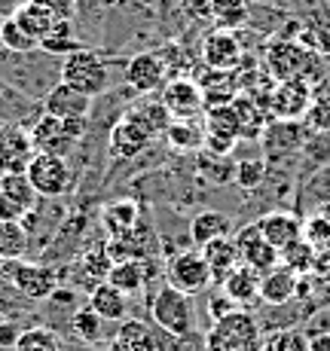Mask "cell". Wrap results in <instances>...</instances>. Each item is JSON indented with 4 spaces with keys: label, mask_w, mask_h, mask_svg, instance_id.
Instances as JSON below:
<instances>
[{
    "label": "cell",
    "mask_w": 330,
    "mask_h": 351,
    "mask_svg": "<svg viewBox=\"0 0 330 351\" xmlns=\"http://www.w3.org/2000/svg\"><path fill=\"white\" fill-rule=\"evenodd\" d=\"M0 193H3L6 199H12L16 205H22L25 211H31V208L37 205V199H40V195L34 193V186H31V180H28V174L25 171L3 174V178H0Z\"/></svg>",
    "instance_id": "ab89813d"
},
{
    "label": "cell",
    "mask_w": 330,
    "mask_h": 351,
    "mask_svg": "<svg viewBox=\"0 0 330 351\" xmlns=\"http://www.w3.org/2000/svg\"><path fill=\"white\" fill-rule=\"evenodd\" d=\"M263 351H309V339L300 330H275L263 342Z\"/></svg>",
    "instance_id": "f6af8a7d"
},
{
    "label": "cell",
    "mask_w": 330,
    "mask_h": 351,
    "mask_svg": "<svg viewBox=\"0 0 330 351\" xmlns=\"http://www.w3.org/2000/svg\"><path fill=\"white\" fill-rule=\"evenodd\" d=\"M309 104H312V86H309V80L275 83V89L266 98V110L275 113L279 119H291V123L306 117Z\"/></svg>",
    "instance_id": "5bb4252c"
},
{
    "label": "cell",
    "mask_w": 330,
    "mask_h": 351,
    "mask_svg": "<svg viewBox=\"0 0 330 351\" xmlns=\"http://www.w3.org/2000/svg\"><path fill=\"white\" fill-rule=\"evenodd\" d=\"M3 275L12 281L31 302H46L62 285V269L46 266L40 260H12L3 263Z\"/></svg>",
    "instance_id": "5b68a950"
},
{
    "label": "cell",
    "mask_w": 330,
    "mask_h": 351,
    "mask_svg": "<svg viewBox=\"0 0 330 351\" xmlns=\"http://www.w3.org/2000/svg\"><path fill=\"white\" fill-rule=\"evenodd\" d=\"M31 159H34L31 134L22 125L0 123V178L3 174L25 171Z\"/></svg>",
    "instance_id": "2e32d148"
},
{
    "label": "cell",
    "mask_w": 330,
    "mask_h": 351,
    "mask_svg": "<svg viewBox=\"0 0 330 351\" xmlns=\"http://www.w3.org/2000/svg\"><path fill=\"white\" fill-rule=\"evenodd\" d=\"M150 141H153L150 128L141 123L132 110H126L123 117L113 123L110 134H107V153L119 162H129V159H138L141 153L150 147Z\"/></svg>",
    "instance_id": "9c48e42d"
},
{
    "label": "cell",
    "mask_w": 330,
    "mask_h": 351,
    "mask_svg": "<svg viewBox=\"0 0 330 351\" xmlns=\"http://www.w3.org/2000/svg\"><path fill=\"white\" fill-rule=\"evenodd\" d=\"M12 19H16V22L22 25V28L28 31L34 40H37V43H40V40H43L52 28H56V22H58L56 16H49V12H46L43 6H37V3H25Z\"/></svg>",
    "instance_id": "f35d334b"
},
{
    "label": "cell",
    "mask_w": 330,
    "mask_h": 351,
    "mask_svg": "<svg viewBox=\"0 0 330 351\" xmlns=\"http://www.w3.org/2000/svg\"><path fill=\"white\" fill-rule=\"evenodd\" d=\"M31 3L43 6L58 22H73V16H77V0H31Z\"/></svg>",
    "instance_id": "7dc6e473"
},
{
    "label": "cell",
    "mask_w": 330,
    "mask_h": 351,
    "mask_svg": "<svg viewBox=\"0 0 330 351\" xmlns=\"http://www.w3.org/2000/svg\"><path fill=\"white\" fill-rule=\"evenodd\" d=\"M168 83V64L156 52H138L126 62V86L134 95H153Z\"/></svg>",
    "instance_id": "8fae6325"
},
{
    "label": "cell",
    "mask_w": 330,
    "mask_h": 351,
    "mask_svg": "<svg viewBox=\"0 0 330 351\" xmlns=\"http://www.w3.org/2000/svg\"><path fill=\"white\" fill-rule=\"evenodd\" d=\"M86 125H89V119H56L43 113L28 128L34 153H49V156L67 159L80 147V141L86 138Z\"/></svg>",
    "instance_id": "3957f363"
},
{
    "label": "cell",
    "mask_w": 330,
    "mask_h": 351,
    "mask_svg": "<svg viewBox=\"0 0 330 351\" xmlns=\"http://www.w3.org/2000/svg\"><path fill=\"white\" fill-rule=\"evenodd\" d=\"M233 110H235V119H239V132L241 138L248 141H257L263 138L266 132V107H257L251 98H235L233 101Z\"/></svg>",
    "instance_id": "4dcf8cb0"
},
{
    "label": "cell",
    "mask_w": 330,
    "mask_h": 351,
    "mask_svg": "<svg viewBox=\"0 0 330 351\" xmlns=\"http://www.w3.org/2000/svg\"><path fill=\"white\" fill-rule=\"evenodd\" d=\"M211 3V16H224V12H233V10H241V6H248V0H208Z\"/></svg>",
    "instance_id": "816d5d0a"
},
{
    "label": "cell",
    "mask_w": 330,
    "mask_h": 351,
    "mask_svg": "<svg viewBox=\"0 0 330 351\" xmlns=\"http://www.w3.org/2000/svg\"><path fill=\"white\" fill-rule=\"evenodd\" d=\"M309 52L297 40L279 37L266 49V71L275 83H291V80H306Z\"/></svg>",
    "instance_id": "30bf717a"
},
{
    "label": "cell",
    "mask_w": 330,
    "mask_h": 351,
    "mask_svg": "<svg viewBox=\"0 0 330 351\" xmlns=\"http://www.w3.org/2000/svg\"><path fill=\"white\" fill-rule=\"evenodd\" d=\"M303 125L291 123V119H279V123H269L263 132V147H266V156H279V153H294L303 144Z\"/></svg>",
    "instance_id": "4316f807"
},
{
    "label": "cell",
    "mask_w": 330,
    "mask_h": 351,
    "mask_svg": "<svg viewBox=\"0 0 330 351\" xmlns=\"http://www.w3.org/2000/svg\"><path fill=\"white\" fill-rule=\"evenodd\" d=\"M43 113H49L56 119H89L92 98L67 83H56L49 89V95L43 98Z\"/></svg>",
    "instance_id": "e0dca14e"
},
{
    "label": "cell",
    "mask_w": 330,
    "mask_h": 351,
    "mask_svg": "<svg viewBox=\"0 0 330 351\" xmlns=\"http://www.w3.org/2000/svg\"><path fill=\"white\" fill-rule=\"evenodd\" d=\"M138 223H141V208L134 199H117L101 208V226H104L107 239H119V235L132 232Z\"/></svg>",
    "instance_id": "cb8c5ba5"
},
{
    "label": "cell",
    "mask_w": 330,
    "mask_h": 351,
    "mask_svg": "<svg viewBox=\"0 0 330 351\" xmlns=\"http://www.w3.org/2000/svg\"><path fill=\"white\" fill-rule=\"evenodd\" d=\"M190 10H193V16L196 19H214L211 16V3H208V0H190Z\"/></svg>",
    "instance_id": "db71d44e"
},
{
    "label": "cell",
    "mask_w": 330,
    "mask_h": 351,
    "mask_svg": "<svg viewBox=\"0 0 330 351\" xmlns=\"http://www.w3.org/2000/svg\"><path fill=\"white\" fill-rule=\"evenodd\" d=\"M22 330H25V324H19V321H10V318L0 321V348L16 351V342H19V336H22Z\"/></svg>",
    "instance_id": "c3c4849f"
},
{
    "label": "cell",
    "mask_w": 330,
    "mask_h": 351,
    "mask_svg": "<svg viewBox=\"0 0 330 351\" xmlns=\"http://www.w3.org/2000/svg\"><path fill=\"white\" fill-rule=\"evenodd\" d=\"M0 321H3V315H0Z\"/></svg>",
    "instance_id": "6f0895ef"
},
{
    "label": "cell",
    "mask_w": 330,
    "mask_h": 351,
    "mask_svg": "<svg viewBox=\"0 0 330 351\" xmlns=\"http://www.w3.org/2000/svg\"><path fill=\"white\" fill-rule=\"evenodd\" d=\"M303 239L315 247V251H327L330 247V214H312L303 223Z\"/></svg>",
    "instance_id": "7bdbcfd3"
},
{
    "label": "cell",
    "mask_w": 330,
    "mask_h": 351,
    "mask_svg": "<svg viewBox=\"0 0 330 351\" xmlns=\"http://www.w3.org/2000/svg\"><path fill=\"white\" fill-rule=\"evenodd\" d=\"M0 43H3V52H16V56L40 49V43L16 22V19H3V22H0Z\"/></svg>",
    "instance_id": "b9f144b4"
},
{
    "label": "cell",
    "mask_w": 330,
    "mask_h": 351,
    "mask_svg": "<svg viewBox=\"0 0 330 351\" xmlns=\"http://www.w3.org/2000/svg\"><path fill=\"white\" fill-rule=\"evenodd\" d=\"M16 351H64V346H62L58 330L46 327V324H31L19 336Z\"/></svg>",
    "instance_id": "e575fe53"
},
{
    "label": "cell",
    "mask_w": 330,
    "mask_h": 351,
    "mask_svg": "<svg viewBox=\"0 0 330 351\" xmlns=\"http://www.w3.org/2000/svg\"><path fill=\"white\" fill-rule=\"evenodd\" d=\"M165 138L180 153H193L199 147H205V132L193 119H172V125L165 128Z\"/></svg>",
    "instance_id": "d590c367"
},
{
    "label": "cell",
    "mask_w": 330,
    "mask_h": 351,
    "mask_svg": "<svg viewBox=\"0 0 330 351\" xmlns=\"http://www.w3.org/2000/svg\"><path fill=\"white\" fill-rule=\"evenodd\" d=\"M233 241H235V247H239L241 263H245V266H251V269H257L260 275L272 272V269L281 263V254L263 239V232H260V223L241 226L239 232L233 235Z\"/></svg>",
    "instance_id": "4fadbf2b"
},
{
    "label": "cell",
    "mask_w": 330,
    "mask_h": 351,
    "mask_svg": "<svg viewBox=\"0 0 330 351\" xmlns=\"http://www.w3.org/2000/svg\"><path fill=\"white\" fill-rule=\"evenodd\" d=\"M0 315L10 318V321H19V324L34 315V302L12 285L10 278H6L3 269H0Z\"/></svg>",
    "instance_id": "f546056e"
},
{
    "label": "cell",
    "mask_w": 330,
    "mask_h": 351,
    "mask_svg": "<svg viewBox=\"0 0 330 351\" xmlns=\"http://www.w3.org/2000/svg\"><path fill=\"white\" fill-rule=\"evenodd\" d=\"M306 125L312 128V132H330V98H318L309 104Z\"/></svg>",
    "instance_id": "bcb514c9"
},
{
    "label": "cell",
    "mask_w": 330,
    "mask_h": 351,
    "mask_svg": "<svg viewBox=\"0 0 330 351\" xmlns=\"http://www.w3.org/2000/svg\"><path fill=\"white\" fill-rule=\"evenodd\" d=\"M110 266H113V260H110V254H107V245H92L77 256V269H83L86 281H92V287L107 281Z\"/></svg>",
    "instance_id": "8d00e7d4"
},
{
    "label": "cell",
    "mask_w": 330,
    "mask_h": 351,
    "mask_svg": "<svg viewBox=\"0 0 330 351\" xmlns=\"http://www.w3.org/2000/svg\"><path fill=\"white\" fill-rule=\"evenodd\" d=\"M64 217H67V208L58 199H37V205H34L22 220L25 232H28V245H31L28 256L37 260V256L49 247V241L56 239V232H58V226L64 223Z\"/></svg>",
    "instance_id": "52a82bcc"
},
{
    "label": "cell",
    "mask_w": 330,
    "mask_h": 351,
    "mask_svg": "<svg viewBox=\"0 0 330 351\" xmlns=\"http://www.w3.org/2000/svg\"><path fill=\"white\" fill-rule=\"evenodd\" d=\"M199 254H202V260L208 263V272H211V281H214V285H220V281H224L226 275H230L233 269L241 263L239 247H235L233 235H224V239L208 241V245L199 247Z\"/></svg>",
    "instance_id": "ffe728a7"
},
{
    "label": "cell",
    "mask_w": 330,
    "mask_h": 351,
    "mask_svg": "<svg viewBox=\"0 0 330 351\" xmlns=\"http://www.w3.org/2000/svg\"><path fill=\"white\" fill-rule=\"evenodd\" d=\"M40 49L52 58H67L71 52L83 49V43L77 40V31H73V22H56V28L40 40Z\"/></svg>",
    "instance_id": "d6a6232c"
},
{
    "label": "cell",
    "mask_w": 330,
    "mask_h": 351,
    "mask_svg": "<svg viewBox=\"0 0 330 351\" xmlns=\"http://www.w3.org/2000/svg\"><path fill=\"white\" fill-rule=\"evenodd\" d=\"M230 232H233L230 217H226L224 211H214V208L199 211L190 223V239L196 241L199 247L208 245V241H214V239H224V235H230Z\"/></svg>",
    "instance_id": "83f0119b"
},
{
    "label": "cell",
    "mask_w": 330,
    "mask_h": 351,
    "mask_svg": "<svg viewBox=\"0 0 330 351\" xmlns=\"http://www.w3.org/2000/svg\"><path fill=\"white\" fill-rule=\"evenodd\" d=\"M0 351H12V348H0Z\"/></svg>",
    "instance_id": "9f6ffc18"
},
{
    "label": "cell",
    "mask_w": 330,
    "mask_h": 351,
    "mask_svg": "<svg viewBox=\"0 0 330 351\" xmlns=\"http://www.w3.org/2000/svg\"><path fill=\"white\" fill-rule=\"evenodd\" d=\"M309 351H330V333L309 336Z\"/></svg>",
    "instance_id": "11a10c76"
},
{
    "label": "cell",
    "mask_w": 330,
    "mask_h": 351,
    "mask_svg": "<svg viewBox=\"0 0 330 351\" xmlns=\"http://www.w3.org/2000/svg\"><path fill=\"white\" fill-rule=\"evenodd\" d=\"M62 83L73 86L89 98H98L101 92H107V83H110L104 56L95 49H86V46L71 52L67 58H62Z\"/></svg>",
    "instance_id": "277c9868"
},
{
    "label": "cell",
    "mask_w": 330,
    "mask_h": 351,
    "mask_svg": "<svg viewBox=\"0 0 330 351\" xmlns=\"http://www.w3.org/2000/svg\"><path fill=\"white\" fill-rule=\"evenodd\" d=\"M86 306L107 324H123L126 318H129V296L119 293V290L113 285H107V281H101V285L92 287Z\"/></svg>",
    "instance_id": "44dd1931"
},
{
    "label": "cell",
    "mask_w": 330,
    "mask_h": 351,
    "mask_svg": "<svg viewBox=\"0 0 330 351\" xmlns=\"http://www.w3.org/2000/svg\"><path fill=\"white\" fill-rule=\"evenodd\" d=\"M202 348L205 351H263V342L260 339H241V336L224 330L220 324H211V330L202 339Z\"/></svg>",
    "instance_id": "836d02e7"
},
{
    "label": "cell",
    "mask_w": 330,
    "mask_h": 351,
    "mask_svg": "<svg viewBox=\"0 0 330 351\" xmlns=\"http://www.w3.org/2000/svg\"><path fill=\"white\" fill-rule=\"evenodd\" d=\"M202 58L208 71H235L241 62V43L233 31H211L202 40Z\"/></svg>",
    "instance_id": "ac0fdd59"
},
{
    "label": "cell",
    "mask_w": 330,
    "mask_h": 351,
    "mask_svg": "<svg viewBox=\"0 0 330 351\" xmlns=\"http://www.w3.org/2000/svg\"><path fill=\"white\" fill-rule=\"evenodd\" d=\"M28 254H31V245H28V232H25V226L0 220V263L28 260Z\"/></svg>",
    "instance_id": "1f68e13d"
},
{
    "label": "cell",
    "mask_w": 330,
    "mask_h": 351,
    "mask_svg": "<svg viewBox=\"0 0 330 351\" xmlns=\"http://www.w3.org/2000/svg\"><path fill=\"white\" fill-rule=\"evenodd\" d=\"M315 256H318V251H315L306 239H300L281 251V266L291 269V272L300 275V278H306V275L315 269Z\"/></svg>",
    "instance_id": "60d3db41"
},
{
    "label": "cell",
    "mask_w": 330,
    "mask_h": 351,
    "mask_svg": "<svg viewBox=\"0 0 330 351\" xmlns=\"http://www.w3.org/2000/svg\"><path fill=\"white\" fill-rule=\"evenodd\" d=\"M25 208L22 205H16L12 199H6L3 193H0V220H6V223H22L25 220Z\"/></svg>",
    "instance_id": "681fc988"
},
{
    "label": "cell",
    "mask_w": 330,
    "mask_h": 351,
    "mask_svg": "<svg viewBox=\"0 0 330 351\" xmlns=\"http://www.w3.org/2000/svg\"><path fill=\"white\" fill-rule=\"evenodd\" d=\"M163 107L172 119H196L205 113V98H202V86L196 80H168L163 86Z\"/></svg>",
    "instance_id": "9a60e30c"
},
{
    "label": "cell",
    "mask_w": 330,
    "mask_h": 351,
    "mask_svg": "<svg viewBox=\"0 0 330 351\" xmlns=\"http://www.w3.org/2000/svg\"><path fill=\"white\" fill-rule=\"evenodd\" d=\"M202 86V98H205V107H220V104H233L239 98V83H235L233 71H211L205 77Z\"/></svg>",
    "instance_id": "f1b7e54d"
},
{
    "label": "cell",
    "mask_w": 330,
    "mask_h": 351,
    "mask_svg": "<svg viewBox=\"0 0 330 351\" xmlns=\"http://www.w3.org/2000/svg\"><path fill=\"white\" fill-rule=\"evenodd\" d=\"M104 324L107 321H101L95 312H92L89 306H80L77 312H73V318L71 324H67V330H71V336L73 339H80V342H89V346H95V342L104 339Z\"/></svg>",
    "instance_id": "74e56055"
},
{
    "label": "cell",
    "mask_w": 330,
    "mask_h": 351,
    "mask_svg": "<svg viewBox=\"0 0 330 351\" xmlns=\"http://www.w3.org/2000/svg\"><path fill=\"white\" fill-rule=\"evenodd\" d=\"M147 275H150V260H119L110 266L107 285H113L119 293L132 296L147 285Z\"/></svg>",
    "instance_id": "484cf974"
},
{
    "label": "cell",
    "mask_w": 330,
    "mask_h": 351,
    "mask_svg": "<svg viewBox=\"0 0 330 351\" xmlns=\"http://www.w3.org/2000/svg\"><path fill=\"white\" fill-rule=\"evenodd\" d=\"M25 3H31V0H0V22H3V19H12Z\"/></svg>",
    "instance_id": "f5cc1de1"
},
{
    "label": "cell",
    "mask_w": 330,
    "mask_h": 351,
    "mask_svg": "<svg viewBox=\"0 0 330 351\" xmlns=\"http://www.w3.org/2000/svg\"><path fill=\"white\" fill-rule=\"evenodd\" d=\"M257 223H260V232H263V239L279 254L285 251L287 245H294V241L303 239V223L294 217V214H287V211H272V214H266V217H260Z\"/></svg>",
    "instance_id": "7402d4cb"
},
{
    "label": "cell",
    "mask_w": 330,
    "mask_h": 351,
    "mask_svg": "<svg viewBox=\"0 0 330 351\" xmlns=\"http://www.w3.org/2000/svg\"><path fill=\"white\" fill-rule=\"evenodd\" d=\"M25 174H28L34 193L40 199H62L64 193H71V184H73V171L67 165V159L49 156V153H34Z\"/></svg>",
    "instance_id": "8992f818"
},
{
    "label": "cell",
    "mask_w": 330,
    "mask_h": 351,
    "mask_svg": "<svg viewBox=\"0 0 330 351\" xmlns=\"http://www.w3.org/2000/svg\"><path fill=\"white\" fill-rule=\"evenodd\" d=\"M205 147L214 153V156H226L233 153L235 141L241 138L239 132V119H235L233 104H220V107H208L205 110Z\"/></svg>",
    "instance_id": "7c38bea8"
},
{
    "label": "cell",
    "mask_w": 330,
    "mask_h": 351,
    "mask_svg": "<svg viewBox=\"0 0 330 351\" xmlns=\"http://www.w3.org/2000/svg\"><path fill=\"white\" fill-rule=\"evenodd\" d=\"M233 178L241 190H257L266 178V162L263 159H241L239 165H235Z\"/></svg>",
    "instance_id": "ee69618b"
},
{
    "label": "cell",
    "mask_w": 330,
    "mask_h": 351,
    "mask_svg": "<svg viewBox=\"0 0 330 351\" xmlns=\"http://www.w3.org/2000/svg\"><path fill=\"white\" fill-rule=\"evenodd\" d=\"M56 83H62V58L46 56L43 49L22 56L0 49V86L22 92L31 101H43Z\"/></svg>",
    "instance_id": "6da1fadb"
},
{
    "label": "cell",
    "mask_w": 330,
    "mask_h": 351,
    "mask_svg": "<svg viewBox=\"0 0 330 351\" xmlns=\"http://www.w3.org/2000/svg\"><path fill=\"white\" fill-rule=\"evenodd\" d=\"M0 49H3V43H0Z\"/></svg>",
    "instance_id": "680465c9"
},
{
    "label": "cell",
    "mask_w": 330,
    "mask_h": 351,
    "mask_svg": "<svg viewBox=\"0 0 330 351\" xmlns=\"http://www.w3.org/2000/svg\"><path fill=\"white\" fill-rule=\"evenodd\" d=\"M235 308H239V306H235L230 296H226V293H217V296L211 300V318L220 321V318H226L230 312H235Z\"/></svg>",
    "instance_id": "f907efd6"
},
{
    "label": "cell",
    "mask_w": 330,
    "mask_h": 351,
    "mask_svg": "<svg viewBox=\"0 0 330 351\" xmlns=\"http://www.w3.org/2000/svg\"><path fill=\"white\" fill-rule=\"evenodd\" d=\"M297 285H300V275H294L285 266H275L272 272H266L260 278V300L266 306H287L297 296Z\"/></svg>",
    "instance_id": "d4e9b609"
},
{
    "label": "cell",
    "mask_w": 330,
    "mask_h": 351,
    "mask_svg": "<svg viewBox=\"0 0 330 351\" xmlns=\"http://www.w3.org/2000/svg\"><path fill=\"white\" fill-rule=\"evenodd\" d=\"M165 281L174 290L187 293V296H196V293H202V290H208V287L214 285L211 272H208V263L202 260L199 251H180V254H174L172 260L165 263Z\"/></svg>",
    "instance_id": "ba28073f"
},
{
    "label": "cell",
    "mask_w": 330,
    "mask_h": 351,
    "mask_svg": "<svg viewBox=\"0 0 330 351\" xmlns=\"http://www.w3.org/2000/svg\"><path fill=\"white\" fill-rule=\"evenodd\" d=\"M260 278H263V275H260L257 269L239 263V266L220 281V293L230 296L235 306H248V302H254L260 296Z\"/></svg>",
    "instance_id": "603a6c76"
},
{
    "label": "cell",
    "mask_w": 330,
    "mask_h": 351,
    "mask_svg": "<svg viewBox=\"0 0 330 351\" xmlns=\"http://www.w3.org/2000/svg\"><path fill=\"white\" fill-rule=\"evenodd\" d=\"M107 351H159L156 348V330L147 321L126 318L117 327V333L107 342Z\"/></svg>",
    "instance_id": "d6986e66"
},
{
    "label": "cell",
    "mask_w": 330,
    "mask_h": 351,
    "mask_svg": "<svg viewBox=\"0 0 330 351\" xmlns=\"http://www.w3.org/2000/svg\"><path fill=\"white\" fill-rule=\"evenodd\" d=\"M150 318L156 324V330H163L168 336H196V306H193V296L180 293L172 285H163L153 293L150 300Z\"/></svg>",
    "instance_id": "7a4b0ae2"
}]
</instances>
